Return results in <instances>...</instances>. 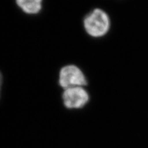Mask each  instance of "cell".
I'll return each instance as SVG.
<instances>
[{
	"label": "cell",
	"instance_id": "3957f363",
	"mask_svg": "<svg viewBox=\"0 0 148 148\" xmlns=\"http://www.w3.org/2000/svg\"><path fill=\"white\" fill-rule=\"evenodd\" d=\"M64 106L68 109H81L88 103V92L83 87H73L64 90L62 94Z\"/></svg>",
	"mask_w": 148,
	"mask_h": 148
},
{
	"label": "cell",
	"instance_id": "7a4b0ae2",
	"mask_svg": "<svg viewBox=\"0 0 148 148\" xmlns=\"http://www.w3.org/2000/svg\"><path fill=\"white\" fill-rule=\"evenodd\" d=\"M59 83L64 90L87 85L88 81L81 69L74 65H68L61 69Z\"/></svg>",
	"mask_w": 148,
	"mask_h": 148
},
{
	"label": "cell",
	"instance_id": "6da1fadb",
	"mask_svg": "<svg viewBox=\"0 0 148 148\" xmlns=\"http://www.w3.org/2000/svg\"><path fill=\"white\" fill-rule=\"evenodd\" d=\"M83 26L86 33L92 38H101L107 34L110 29L109 15L103 9L96 8L90 11L83 19Z\"/></svg>",
	"mask_w": 148,
	"mask_h": 148
},
{
	"label": "cell",
	"instance_id": "5b68a950",
	"mask_svg": "<svg viewBox=\"0 0 148 148\" xmlns=\"http://www.w3.org/2000/svg\"><path fill=\"white\" fill-rule=\"evenodd\" d=\"M2 83H3V76H2L1 73L0 72V92H1V89Z\"/></svg>",
	"mask_w": 148,
	"mask_h": 148
},
{
	"label": "cell",
	"instance_id": "277c9868",
	"mask_svg": "<svg viewBox=\"0 0 148 148\" xmlns=\"http://www.w3.org/2000/svg\"><path fill=\"white\" fill-rule=\"evenodd\" d=\"M42 0H16V3L22 10L29 14H35L41 9Z\"/></svg>",
	"mask_w": 148,
	"mask_h": 148
}]
</instances>
